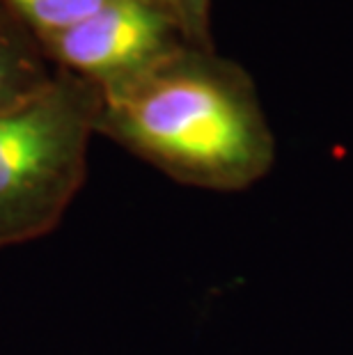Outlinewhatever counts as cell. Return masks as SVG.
<instances>
[{"mask_svg":"<svg viewBox=\"0 0 353 355\" xmlns=\"http://www.w3.org/2000/svg\"><path fill=\"white\" fill-rule=\"evenodd\" d=\"M106 135L179 184L243 191L271 170L273 131L241 64L184 46L145 76L99 92Z\"/></svg>","mask_w":353,"mask_h":355,"instance_id":"obj_1","label":"cell"},{"mask_svg":"<svg viewBox=\"0 0 353 355\" xmlns=\"http://www.w3.org/2000/svg\"><path fill=\"white\" fill-rule=\"evenodd\" d=\"M101 94L58 69L46 85L0 110V248L53 232L87 177Z\"/></svg>","mask_w":353,"mask_h":355,"instance_id":"obj_2","label":"cell"},{"mask_svg":"<svg viewBox=\"0 0 353 355\" xmlns=\"http://www.w3.org/2000/svg\"><path fill=\"white\" fill-rule=\"evenodd\" d=\"M40 46L55 69L110 92L191 44L168 0H112L80 24L42 40Z\"/></svg>","mask_w":353,"mask_h":355,"instance_id":"obj_3","label":"cell"},{"mask_svg":"<svg viewBox=\"0 0 353 355\" xmlns=\"http://www.w3.org/2000/svg\"><path fill=\"white\" fill-rule=\"evenodd\" d=\"M55 71L26 26L17 19L0 24V110L37 92Z\"/></svg>","mask_w":353,"mask_h":355,"instance_id":"obj_4","label":"cell"},{"mask_svg":"<svg viewBox=\"0 0 353 355\" xmlns=\"http://www.w3.org/2000/svg\"><path fill=\"white\" fill-rule=\"evenodd\" d=\"M112 0H3L7 12L35 35L37 42L92 17Z\"/></svg>","mask_w":353,"mask_h":355,"instance_id":"obj_5","label":"cell"},{"mask_svg":"<svg viewBox=\"0 0 353 355\" xmlns=\"http://www.w3.org/2000/svg\"><path fill=\"white\" fill-rule=\"evenodd\" d=\"M168 5L184 30L186 42L212 51V0H168Z\"/></svg>","mask_w":353,"mask_h":355,"instance_id":"obj_6","label":"cell"},{"mask_svg":"<svg viewBox=\"0 0 353 355\" xmlns=\"http://www.w3.org/2000/svg\"><path fill=\"white\" fill-rule=\"evenodd\" d=\"M7 19H14L10 12H7V7L3 5V0H0V24H3V21H7Z\"/></svg>","mask_w":353,"mask_h":355,"instance_id":"obj_7","label":"cell"}]
</instances>
